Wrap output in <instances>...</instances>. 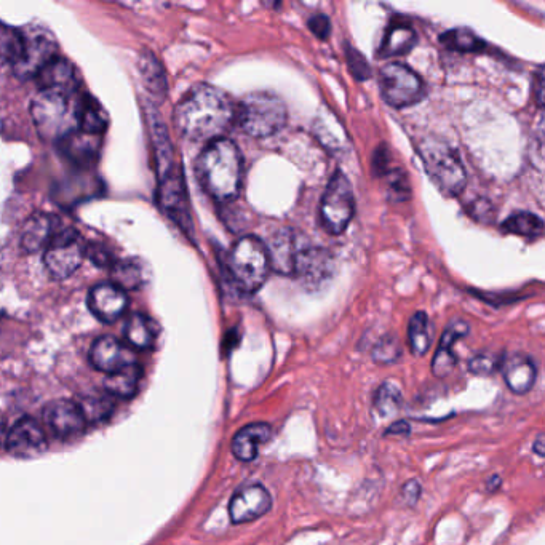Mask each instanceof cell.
<instances>
[{"instance_id":"cell-1","label":"cell","mask_w":545,"mask_h":545,"mask_svg":"<svg viewBox=\"0 0 545 545\" xmlns=\"http://www.w3.org/2000/svg\"><path fill=\"white\" fill-rule=\"evenodd\" d=\"M178 132L189 141H215L235 120L231 96L213 85L199 84L184 95L175 109Z\"/></svg>"},{"instance_id":"cell-2","label":"cell","mask_w":545,"mask_h":545,"mask_svg":"<svg viewBox=\"0 0 545 545\" xmlns=\"http://www.w3.org/2000/svg\"><path fill=\"white\" fill-rule=\"evenodd\" d=\"M197 178L203 189L216 202H234L239 197L243 180V157L234 141L218 138L205 146L197 159Z\"/></svg>"},{"instance_id":"cell-3","label":"cell","mask_w":545,"mask_h":545,"mask_svg":"<svg viewBox=\"0 0 545 545\" xmlns=\"http://www.w3.org/2000/svg\"><path fill=\"white\" fill-rule=\"evenodd\" d=\"M154 133H156L154 140L157 143V165H159L160 175V202L184 231L191 232L192 221L189 216V207H187L186 186H184L183 173L175 162L172 143L164 127H154Z\"/></svg>"},{"instance_id":"cell-4","label":"cell","mask_w":545,"mask_h":545,"mask_svg":"<svg viewBox=\"0 0 545 545\" xmlns=\"http://www.w3.org/2000/svg\"><path fill=\"white\" fill-rule=\"evenodd\" d=\"M226 267L237 288L253 295L263 287L271 272L266 243L256 235H243L229 251Z\"/></svg>"},{"instance_id":"cell-5","label":"cell","mask_w":545,"mask_h":545,"mask_svg":"<svg viewBox=\"0 0 545 545\" xmlns=\"http://www.w3.org/2000/svg\"><path fill=\"white\" fill-rule=\"evenodd\" d=\"M31 116L44 140L61 141L79 128V103L64 93L40 90L32 100Z\"/></svg>"},{"instance_id":"cell-6","label":"cell","mask_w":545,"mask_h":545,"mask_svg":"<svg viewBox=\"0 0 545 545\" xmlns=\"http://www.w3.org/2000/svg\"><path fill=\"white\" fill-rule=\"evenodd\" d=\"M427 176L442 194L456 197L466 189L467 173L458 151L446 141L427 138L418 144Z\"/></svg>"},{"instance_id":"cell-7","label":"cell","mask_w":545,"mask_h":545,"mask_svg":"<svg viewBox=\"0 0 545 545\" xmlns=\"http://www.w3.org/2000/svg\"><path fill=\"white\" fill-rule=\"evenodd\" d=\"M287 106L274 93H250L235 106V122L253 138H267L285 128Z\"/></svg>"},{"instance_id":"cell-8","label":"cell","mask_w":545,"mask_h":545,"mask_svg":"<svg viewBox=\"0 0 545 545\" xmlns=\"http://www.w3.org/2000/svg\"><path fill=\"white\" fill-rule=\"evenodd\" d=\"M382 100L392 108H408L426 96V85L418 72L402 63H390L379 69Z\"/></svg>"},{"instance_id":"cell-9","label":"cell","mask_w":545,"mask_h":545,"mask_svg":"<svg viewBox=\"0 0 545 545\" xmlns=\"http://www.w3.org/2000/svg\"><path fill=\"white\" fill-rule=\"evenodd\" d=\"M355 215V195L351 181L341 170L331 176L320 203V218L327 232L341 235Z\"/></svg>"},{"instance_id":"cell-10","label":"cell","mask_w":545,"mask_h":545,"mask_svg":"<svg viewBox=\"0 0 545 545\" xmlns=\"http://www.w3.org/2000/svg\"><path fill=\"white\" fill-rule=\"evenodd\" d=\"M87 251V243L79 232L58 231L45 248V267L55 279H69L84 263Z\"/></svg>"},{"instance_id":"cell-11","label":"cell","mask_w":545,"mask_h":545,"mask_svg":"<svg viewBox=\"0 0 545 545\" xmlns=\"http://www.w3.org/2000/svg\"><path fill=\"white\" fill-rule=\"evenodd\" d=\"M20 39V53L13 69L20 77H36L56 56L55 37L45 28L28 26L21 29Z\"/></svg>"},{"instance_id":"cell-12","label":"cell","mask_w":545,"mask_h":545,"mask_svg":"<svg viewBox=\"0 0 545 545\" xmlns=\"http://www.w3.org/2000/svg\"><path fill=\"white\" fill-rule=\"evenodd\" d=\"M44 424L53 437L63 442L79 438L88 426L79 405L69 400L48 403L44 411Z\"/></svg>"},{"instance_id":"cell-13","label":"cell","mask_w":545,"mask_h":545,"mask_svg":"<svg viewBox=\"0 0 545 545\" xmlns=\"http://www.w3.org/2000/svg\"><path fill=\"white\" fill-rule=\"evenodd\" d=\"M5 446L15 458H34L47 450V432L37 419L21 418L5 435Z\"/></svg>"},{"instance_id":"cell-14","label":"cell","mask_w":545,"mask_h":545,"mask_svg":"<svg viewBox=\"0 0 545 545\" xmlns=\"http://www.w3.org/2000/svg\"><path fill=\"white\" fill-rule=\"evenodd\" d=\"M88 307L101 322H116L127 311V291L112 282L98 283L88 293Z\"/></svg>"},{"instance_id":"cell-15","label":"cell","mask_w":545,"mask_h":545,"mask_svg":"<svg viewBox=\"0 0 545 545\" xmlns=\"http://www.w3.org/2000/svg\"><path fill=\"white\" fill-rule=\"evenodd\" d=\"M90 362L101 373L112 374L136 363V355L132 347L120 343L119 339L101 336L90 349Z\"/></svg>"},{"instance_id":"cell-16","label":"cell","mask_w":545,"mask_h":545,"mask_svg":"<svg viewBox=\"0 0 545 545\" xmlns=\"http://www.w3.org/2000/svg\"><path fill=\"white\" fill-rule=\"evenodd\" d=\"M331 271H333V259L327 250L312 247L309 243L301 245L293 275L299 277L309 287L317 288L320 283L330 277Z\"/></svg>"},{"instance_id":"cell-17","label":"cell","mask_w":545,"mask_h":545,"mask_svg":"<svg viewBox=\"0 0 545 545\" xmlns=\"http://www.w3.org/2000/svg\"><path fill=\"white\" fill-rule=\"evenodd\" d=\"M271 494L261 485L245 486L234 494L229 506L232 522L248 523L271 510Z\"/></svg>"},{"instance_id":"cell-18","label":"cell","mask_w":545,"mask_h":545,"mask_svg":"<svg viewBox=\"0 0 545 545\" xmlns=\"http://www.w3.org/2000/svg\"><path fill=\"white\" fill-rule=\"evenodd\" d=\"M301 245V237L293 229H280L275 232L269 243H266L271 269L282 275H293Z\"/></svg>"},{"instance_id":"cell-19","label":"cell","mask_w":545,"mask_h":545,"mask_svg":"<svg viewBox=\"0 0 545 545\" xmlns=\"http://www.w3.org/2000/svg\"><path fill=\"white\" fill-rule=\"evenodd\" d=\"M36 77L39 79L42 90L60 92L69 96L76 95L80 84L79 74L74 64L61 56H55L50 63L45 64Z\"/></svg>"},{"instance_id":"cell-20","label":"cell","mask_w":545,"mask_h":545,"mask_svg":"<svg viewBox=\"0 0 545 545\" xmlns=\"http://www.w3.org/2000/svg\"><path fill=\"white\" fill-rule=\"evenodd\" d=\"M504 379L514 394H528L534 387L538 368L531 357L525 354H514L504 359L501 365Z\"/></svg>"},{"instance_id":"cell-21","label":"cell","mask_w":545,"mask_h":545,"mask_svg":"<svg viewBox=\"0 0 545 545\" xmlns=\"http://www.w3.org/2000/svg\"><path fill=\"white\" fill-rule=\"evenodd\" d=\"M469 331V323L461 319L453 320L446 327L445 333L440 339V346L435 352L434 363H432L435 376L443 378L446 374L451 373V370L458 363V357L453 351L454 344L458 343L459 339L466 338Z\"/></svg>"},{"instance_id":"cell-22","label":"cell","mask_w":545,"mask_h":545,"mask_svg":"<svg viewBox=\"0 0 545 545\" xmlns=\"http://www.w3.org/2000/svg\"><path fill=\"white\" fill-rule=\"evenodd\" d=\"M271 437L272 429L269 424L256 422V424L245 426L235 434L232 440V453L240 461H253L258 456L259 446L269 442Z\"/></svg>"},{"instance_id":"cell-23","label":"cell","mask_w":545,"mask_h":545,"mask_svg":"<svg viewBox=\"0 0 545 545\" xmlns=\"http://www.w3.org/2000/svg\"><path fill=\"white\" fill-rule=\"evenodd\" d=\"M56 219L45 213L31 216L21 234V247L28 253L45 250L56 234Z\"/></svg>"},{"instance_id":"cell-24","label":"cell","mask_w":545,"mask_h":545,"mask_svg":"<svg viewBox=\"0 0 545 545\" xmlns=\"http://www.w3.org/2000/svg\"><path fill=\"white\" fill-rule=\"evenodd\" d=\"M418 44V34L410 24H390L387 28L376 58L387 60L392 56L406 55Z\"/></svg>"},{"instance_id":"cell-25","label":"cell","mask_w":545,"mask_h":545,"mask_svg":"<svg viewBox=\"0 0 545 545\" xmlns=\"http://www.w3.org/2000/svg\"><path fill=\"white\" fill-rule=\"evenodd\" d=\"M60 143L63 144L64 152L68 154L69 159L74 160L76 164H92L100 154L101 135L82 132L77 128L76 132L66 136Z\"/></svg>"},{"instance_id":"cell-26","label":"cell","mask_w":545,"mask_h":545,"mask_svg":"<svg viewBox=\"0 0 545 545\" xmlns=\"http://www.w3.org/2000/svg\"><path fill=\"white\" fill-rule=\"evenodd\" d=\"M156 325L143 314H133L125 325V339L136 351H148L156 343Z\"/></svg>"},{"instance_id":"cell-27","label":"cell","mask_w":545,"mask_h":545,"mask_svg":"<svg viewBox=\"0 0 545 545\" xmlns=\"http://www.w3.org/2000/svg\"><path fill=\"white\" fill-rule=\"evenodd\" d=\"M141 368L138 363L125 366L116 373L108 374L106 392L114 398H132L138 392L141 381Z\"/></svg>"},{"instance_id":"cell-28","label":"cell","mask_w":545,"mask_h":545,"mask_svg":"<svg viewBox=\"0 0 545 545\" xmlns=\"http://www.w3.org/2000/svg\"><path fill=\"white\" fill-rule=\"evenodd\" d=\"M106 127H108V114L103 106L92 96H84L82 100H79V130L93 133V135H103Z\"/></svg>"},{"instance_id":"cell-29","label":"cell","mask_w":545,"mask_h":545,"mask_svg":"<svg viewBox=\"0 0 545 545\" xmlns=\"http://www.w3.org/2000/svg\"><path fill=\"white\" fill-rule=\"evenodd\" d=\"M80 411L84 414L87 424H96L111 416L114 411V397L104 392H93V394L82 395L79 398Z\"/></svg>"},{"instance_id":"cell-30","label":"cell","mask_w":545,"mask_h":545,"mask_svg":"<svg viewBox=\"0 0 545 545\" xmlns=\"http://www.w3.org/2000/svg\"><path fill=\"white\" fill-rule=\"evenodd\" d=\"M408 343L416 357H422L429 352L430 344H432V325L426 312H416L411 317L410 325H408Z\"/></svg>"},{"instance_id":"cell-31","label":"cell","mask_w":545,"mask_h":545,"mask_svg":"<svg viewBox=\"0 0 545 545\" xmlns=\"http://www.w3.org/2000/svg\"><path fill=\"white\" fill-rule=\"evenodd\" d=\"M112 283L122 290H135L146 280V269L138 259H125L112 266Z\"/></svg>"},{"instance_id":"cell-32","label":"cell","mask_w":545,"mask_h":545,"mask_svg":"<svg viewBox=\"0 0 545 545\" xmlns=\"http://www.w3.org/2000/svg\"><path fill=\"white\" fill-rule=\"evenodd\" d=\"M502 231L506 234L520 235L525 239H538L544 232V223L538 215L530 211H520L502 223Z\"/></svg>"},{"instance_id":"cell-33","label":"cell","mask_w":545,"mask_h":545,"mask_svg":"<svg viewBox=\"0 0 545 545\" xmlns=\"http://www.w3.org/2000/svg\"><path fill=\"white\" fill-rule=\"evenodd\" d=\"M440 42L446 48L459 53H480L485 52L486 42L470 31V29H450L440 36Z\"/></svg>"},{"instance_id":"cell-34","label":"cell","mask_w":545,"mask_h":545,"mask_svg":"<svg viewBox=\"0 0 545 545\" xmlns=\"http://www.w3.org/2000/svg\"><path fill=\"white\" fill-rule=\"evenodd\" d=\"M402 392L392 382H384L374 395V410L381 418L394 416L402 408Z\"/></svg>"},{"instance_id":"cell-35","label":"cell","mask_w":545,"mask_h":545,"mask_svg":"<svg viewBox=\"0 0 545 545\" xmlns=\"http://www.w3.org/2000/svg\"><path fill=\"white\" fill-rule=\"evenodd\" d=\"M140 68L141 74L146 77L149 92L164 96L167 92V80H165L164 71H162L159 61L154 60V56H144Z\"/></svg>"},{"instance_id":"cell-36","label":"cell","mask_w":545,"mask_h":545,"mask_svg":"<svg viewBox=\"0 0 545 545\" xmlns=\"http://www.w3.org/2000/svg\"><path fill=\"white\" fill-rule=\"evenodd\" d=\"M387 195H389L390 202H406L411 197L410 181H408V175L403 170L397 168V170H390L387 173Z\"/></svg>"},{"instance_id":"cell-37","label":"cell","mask_w":545,"mask_h":545,"mask_svg":"<svg viewBox=\"0 0 545 545\" xmlns=\"http://www.w3.org/2000/svg\"><path fill=\"white\" fill-rule=\"evenodd\" d=\"M402 355V346L397 336L387 335L379 339V343L374 346L373 359L378 363H394Z\"/></svg>"},{"instance_id":"cell-38","label":"cell","mask_w":545,"mask_h":545,"mask_svg":"<svg viewBox=\"0 0 545 545\" xmlns=\"http://www.w3.org/2000/svg\"><path fill=\"white\" fill-rule=\"evenodd\" d=\"M502 362H504V357L498 352H480L470 360L469 370L474 374L490 376L501 368Z\"/></svg>"},{"instance_id":"cell-39","label":"cell","mask_w":545,"mask_h":545,"mask_svg":"<svg viewBox=\"0 0 545 545\" xmlns=\"http://www.w3.org/2000/svg\"><path fill=\"white\" fill-rule=\"evenodd\" d=\"M346 58L349 69H351L352 76H354L355 79L360 80V82H362V80L370 79V64H368V61L365 60V56H363L357 48L346 45Z\"/></svg>"},{"instance_id":"cell-40","label":"cell","mask_w":545,"mask_h":545,"mask_svg":"<svg viewBox=\"0 0 545 545\" xmlns=\"http://www.w3.org/2000/svg\"><path fill=\"white\" fill-rule=\"evenodd\" d=\"M392 157H390L389 148L387 144H381L373 157V173L374 176H386L390 172L392 167Z\"/></svg>"},{"instance_id":"cell-41","label":"cell","mask_w":545,"mask_h":545,"mask_svg":"<svg viewBox=\"0 0 545 545\" xmlns=\"http://www.w3.org/2000/svg\"><path fill=\"white\" fill-rule=\"evenodd\" d=\"M307 28L314 34L315 37H319L320 40H327L331 34V21L327 15L317 13V15L311 16L307 21Z\"/></svg>"},{"instance_id":"cell-42","label":"cell","mask_w":545,"mask_h":545,"mask_svg":"<svg viewBox=\"0 0 545 545\" xmlns=\"http://www.w3.org/2000/svg\"><path fill=\"white\" fill-rule=\"evenodd\" d=\"M534 93H536V104L539 108L544 106V74H542V66H539L536 77H534Z\"/></svg>"},{"instance_id":"cell-43","label":"cell","mask_w":545,"mask_h":545,"mask_svg":"<svg viewBox=\"0 0 545 545\" xmlns=\"http://www.w3.org/2000/svg\"><path fill=\"white\" fill-rule=\"evenodd\" d=\"M419 493H421V486L418 482H410L403 488V494H405V498H411L410 502L418 501Z\"/></svg>"},{"instance_id":"cell-44","label":"cell","mask_w":545,"mask_h":545,"mask_svg":"<svg viewBox=\"0 0 545 545\" xmlns=\"http://www.w3.org/2000/svg\"><path fill=\"white\" fill-rule=\"evenodd\" d=\"M408 430H410L408 424H405V422H397V424H394V426L387 430V434H405Z\"/></svg>"},{"instance_id":"cell-45","label":"cell","mask_w":545,"mask_h":545,"mask_svg":"<svg viewBox=\"0 0 545 545\" xmlns=\"http://www.w3.org/2000/svg\"><path fill=\"white\" fill-rule=\"evenodd\" d=\"M544 435H539L538 440H536V443H534L533 450L536 451V454L538 456H544L545 450H544Z\"/></svg>"},{"instance_id":"cell-46","label":"cell","mask_w":545,"mask_h":545,"mask_svg":"<svg viewBox=\"0 0 545 545\" xmlns=\"http://www.w3.org/2000/svg\"><path fill=\"white\" fill-rule=\"evenodd\" d=\"M501 485V480H499L498 477L491 478L490 486H488V490H491V486H494V490L498 488V486Z\"/></svg>"}]
</instances>
